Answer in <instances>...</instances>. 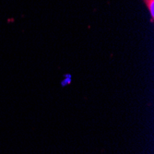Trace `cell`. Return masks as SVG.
<instances>
[{
	"instance_id": "obj_1",
	"label": "cell",
	"mask_w": 154,
	"mask_h": 154,
	"mask_svg": "<svg viewBox=\"0 0 154 154\" xmlns=\"http://www.w3.org/2000/svg\"><path fill=\"white\" fill-rule=\"evenodd\" d=\"M144 4L146 5L149 14H150V21L153 22L154 19V0H143Z\"/></svg>"
}]
</instances>
